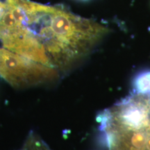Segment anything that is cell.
Returning a JSON list of instances; mask_svg holds the SVG:
<instances>
[{
	"label": "cell",
	"mask_w": 150,
	"mask_h": 150,
	"mask_svg": "<svg viewBox=\"0 0 150 150\" xmlns=\"http://www.w3.org/2000/svg\"><path fill=\"white\" fill-rule=\"evenodd\" d=\"M0 76L17 88L55 81L60 77L56 69L0 47Z\"/></svg>",
	"instance_id": "cell-1"
},
{
	"label": "cell",
	"mask_w": 150,
	"mask_h": 150,
	"mask_svg": "<svg viewBox=\"0 0 150 150\" xmlns=\"http://www.w3.org/2000/svg\"><path fill=\"white\" fill-rule=\"evenodd\" d=\"M150 93V70L140 71L135 75L132 82L131 94Z\"/></svg>",
	"instance_id": "cell-2"
}]
</instances>
